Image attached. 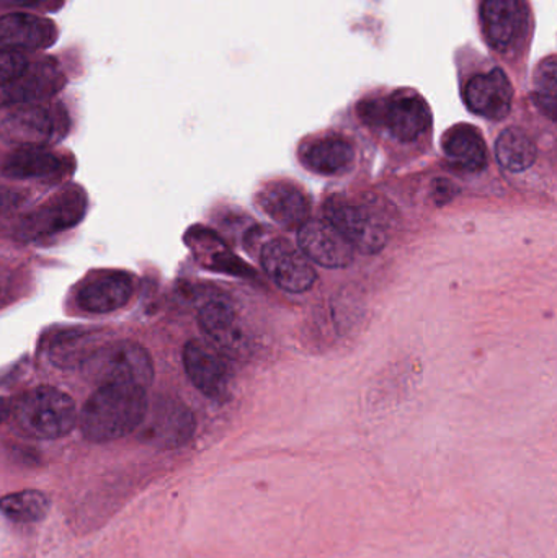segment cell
I'll return each mask as SVG.
<instances>
[{
    "label": "cell",
    "instance_id": "cell-1",
    "mask_svg": "<svg viewBox=\"0 0 557 558\" xmlns=\"http://www.w3.org/2000/svg\"><path fill=\"white\" fill-rule=\"evenodd\" d=\"M477 29L497 64L525 77L535 36L530 0H477Z\"/></svg>",
    "mask_w": 557,
    "mask_h": 558
},
{
    "label": "cell",
    "instance_id": "cell-2",
    "mask_svg": "<svg viewBox=\"0 0 557 558\" xmlns=\"http://www.w3.org/2000/svg\"><path fill=\"white\" fill-rule=\"evenodd\" d=\"M356 118L370 130L389 140L412 144L432 130L431 105L415 88H376L363 95L355 107Z\"/></svg>",
    "mask_w": 557,
    "mask_h": 558
},
{
    "label": "cell",
    "instance_id": "cell-3",
    "mask_svg": "<svg viewBox=\"0 0 557 558\" xmlns=\"http://www.w3.org/2000/svg\"><path fill=\"white\" fill-rule=\"evenodd\" d=\"M455 64L464 107L487 121L506 120L516 100V87L506 68L473 45L457 49Z\"/></svg>",
    "mask_w": 557,
    "mask_h": 558
},
{
    "label": "cell",
    "instance_id": "cell-4",
    "mask_svg": "<svg viewBox=\"0 0 557 558\" xmlns=\"http://www.w3.org/2000/svg\"><path fill=\"white\" fill-rule=\"evenodd\" d=\"M146 389L128 384L100 386L81 410L82 435L92 442H110L140 429L147 412Z\"/></svg>",
    "mask_w": 557,
    "mask_h": 558
},
{
    "label": "cell",
    "instance_id": "cell-5",
    "mask_svg": "<svg viewBox=\"0 0 557 558\" xmlns=\"http://www.w3.org/2000/svg\"><path fill=\"white\" fill-rule=\"evenodd\" d=\"M10 416L26 438L49 441L72 432L77 423V409L68 393L56 387L39 386L12 403Z\"/></svg>",
    "mask_w": 557,
    "mask_h": 558
},
{
    "label": "cell",
    "instance_id": "cell-6",
    "mask_svg": "<svg viewBox=\"0 0 557 558\" xmlns=\"http://www.w3.org/2000/svg\"><path fill=\"white\" fill-rule=\"evenodd\" d=\"M81 369L98 387L128 384L146 389L154 380V364L149 351L133 341L101 344L82 364Z\"/></svg>",
    "mask_w": 557,
    "mask_h": 558
},
{
    "label": "cell",
    "instance_id": "cell-7",
    "mask_svg": "<svg viewBox=\"0 0 557 558\" xmlns=\"http://www.w3.org/2000/svg\"><path fill=\"white\" fill-rule=\"evenodd\" d=\"M68 123L61 105H29L0 123V140L16 149H43L64 136Z\"/></svg>",
    "mask_w": 557,
    "mask_h": 558
},
{
    "label": "cell",
    "instance_id": "cell-8",
    "mask_svg": "<svg viewBox=\"0 0 557 558\" xmlns=\"http://www.w3.org/2000/svg\"><path fill=\"white\" fill-rule=\"evenodd\" d=\"M87 211V196L78 186H69L29 213L20 225L23 238L38 239L74 228Z\"/></svg>",
    "mask_w": 557,
    "mask_h": 558
},
{
    "label": "cell",
    "instance_id": "cell-9",
    "mask_svg": "<svg viewBox=\"0 0 557 558\" xmlns=\"http://www.w3.org/2000/svg\"><path fill=\"white\" fill-rule=\"evenodd\" d=\"M326 219L347 239L353 251L373 255L386 247L388 235L379 219L362 206L342 198H330L326 203Z\"/></svg>",
    "mask_w": 557,
    "mask_h": 558
},
{
    "label": "cell",
    "instance_id": "cell-10",
    "mask_svg": "<svg viewBox=\"0 0 557 558\" xmlns=\"http://www.w3.org/2000/svg\"><path fill=\"white\" fill-rule=\"evenodd\" d=\"M262 268L268 278L287 292L310 291L317 275L310 258L296 245L283 239L267 242L261 252Z\"/></svg>",
    "mask_w": 557,
    "mask_h": 558
},
{
    "label": "cell",
    "instance_id": "cell-11",
    "mask_svg": "<svg viewBox=\"0 0 557 558\" xmlns=\"http://www.w3.org/2000/svg\"><path fill=\"white\" fill-rule=\"evenodd\" d=\"M195 416L177 400H159L147 407L141 423V439L159 449H177L186 445L195 433Z\"/></svg>",
    "mask_w": 557,
    "mask_h": 558
},
{
    "label": "cell",
    "instance_id": "cell-12",
    "mask_svg": "<svg viewBox=\"0 0 557 558\" xmlns=\"http://www.w3.org/2000/svg\"><path fill=\"white\" fill-rule=\"evenodd\" d=\"M65 78L59 65L51 59L33 62L10 84L0 87V107H29L55 97Z\"/></svg>",
    "mask_w": 557,
    "mask_h": 558
},
{
    "label": "cell",
    "instance_id": "cell-13",
    "mask_svg": "<svg viewBox=\"0 0 557 558\" xmlns=\"http://www.w3.org/2000/svg\"><path fill=\"white\" fill-rule=\"evenodd\" d=\"M183 366L193 386L213 400H225L231 389L228 363L211 344L192 340L183 348Z\"/></svg>",
    "mask_w": 557,
    "mask_h": 558
},
{
    "label": "cell",
    "instance_id": "cell-14",
    "mask_svg": "<svg viewBox=\"0 0 557 558\" xmlns=\"http://www.w3.org/2000/svg\"><path fill=\"white\" fill-rule=\"evenodd\" d=\"M298 247L311 264L324 268H346L355 258V251L327 219H310L298 229Z\"/></svg>",
    "mask_w": 557,
    "mask_h": 558
},
{
    "label": "cell",
    "instance_id": "cell-15",
    "mask_svg": "<svg viewBox=\"0 0 557 558\" xmlns=\"http://www.w3.org/2000/svg\"><path fill=\"white\" fill-rule=\"evenodd\" d=\"M198 324L213 347L229 356H241L247 347L244 325L229 302L222 299L206 302L199 308Z\"/></svg>",
    "mask_w": 557,
    "mask_h": 558
},
{
    "label": "cell",
    "instance_id": "cell-16",
    "mask_svg": "<svg viewBox=\"0 0 557 558\" xmlns=\"http://www.w3.org/2000/svg\"><path fill=\"white\" fill-rule=\"evenodd\" d=\"M262 211L288 231H298L310 221L311 203L303 190L293 183L271 182L258 193Z\"/></svg>",
    "mask_w": 557,
    "mask_h": 558
},
{
    "label": "cell",
    "instance_id": "cell-17",
    "mask_svg": "<svg viewBox=\"0 0 557 558\" xmlns=\"http://www.w3.org/2000/svg\"><path fill=\"white\" fill-rule=\"evenodd\" d=\"M355 146L339 133L311 137L301 146L300 159L311 172L319 175H339L355 162Z\"/></svg>",
    "mask_w": 557,
    "mask_h": 558
},
{
    "label": "cell",
    "instance_id": "cell-18",
    "mask_svg": "<svg viewBox=\"0 0 557 558\" xmlns=\"http://www.w3.org/2000/svg\"><path fill=\"white\" fill-rule=\"evenodd\" d=\"M55 23L32 13L0 16V49L25 52L49 48L56 41Z\"/></svg>",
    "mask_w": 557,
    "mask_h": 558
},
{
    "label": "cell",
    "instance_id": "cell-19",
    "mask_svg": "<svg viewBox=\"0 0 557 558\" xmlns=\"http://www.w3.org/2000/svg\"><path fill=\"white\" fill-rule=\"evenodd\" d=\"M133 281L128 275L110 271L90 279L78 291L81 308L90 314H110L123 307L133 298Z\"/></svg>",
    "mask_w": 557,
    "mask_h": 558
},
{
    "label": "cell",
    "instance_id": "cell-20",
    "mask_svg": "<svg viewBox=\"0 0 557 558\" xmlns=\"http://www.w3.org/2000/svg\"><path fill=\"white\" fill-rule=\"evenodd\" d=\"M441 149L451 166L463 172H481L486 169V141L473 124L458 123L448 128L441 137Z\"/></svg>",
    "mask_w": 557,
    "mask_h": 558
},
{
    "label": "cell",
    "instance_id": "cell-21",
    "mask_svg": "<svg viewBox=\"0 0 557 558\" xmlns=\"http://www.w3.org/2000/svg\"><path fill=\"white\" fill-rule=\"evenodd\" d=\"M496 157L500 166L509 172H525L536 162L538 147L525 130L510 126L497 137Z\"/></svg>",
    "mask_w": 557,
    "mask_h": 558
},
{
    "label": "cell",
    "instance_id": "cell-22",
    "mask_svg": "<svg viewBox=\"0 0 557 558\" xmlns=\"http://www.w3.org/2000/svg\"><path fill=\"white\" fill-rule=\"evenodd\" d=\"M61 167V159L49 150L16 149L3 160L0 172L7 179L33 180L55 175Z\"/></svg>",
    "mask_w": 557,
    "mask_h": 558
},
{
    "label": "cell",
    "instance_id": "cell-23",
    "mask_svg": "<svg viewBox=\"0 0 557 558\" xmlns=\"http://www.w3.org/2000/svg\"><path fill=\"white\" fill-rule=\"evenodd\" d=\"M98 347L97 333L92 331H64L52 338L48 348L49 361L61 369H74L94 354Z\"/></svg>",
    "mask_w": 557,
    "mask_h": 558
},
{
    "label": "cell",
    "instance_id": "cell-24",
    "mask_svg": "<svg viewBox=\"0 0 557 558\" xmlns=\"http://www.w3.org/2000/svg\"><path fill=\"white\" fill-rule=\"evenodd\" d=\"M51 501L39 490H23L0 500V513L13 523L35 524L48 517Z\"/></svg>",
    "mask_w": 557,
    "mask_h": 558
},
{
    "label": "cell",
    "instance_id": "cell-25",
    "mask_svg": "<svg viewBox=\"0 0 557 558\" xmlns=\"http://www.w3.org/2000/svg\"><path fill=\"white\" fill-rule=\"evenodd\" d=\"M556 58L549 54L536 65L532 98L533 104L552 121H556Z\"/></svg>",
    "mask_w": 557,
    "mask_h": 558
},
{
    "label": "cell",
    "instance_id": "cell-26",
    "mask_svg": "<svg viewBox=\"0 0 557 558\" xmlns=\"http://www.w3.org/2000/svg\"><path fill=\"white\" fill-rule=\"evenodd\" d=\"M28 59L23 52L0 49V87L15 81L28 68Z\"/></svg>",
    "mask_w": 557,
    "mask_h": 558
},
{
    "label": "cell",
    "instance_id": "cell-27",
    "mask_svg": "<svg viewBox=\"0 0 557 558\" xmlns=\"http://www.w3.org/2000/svg\"><path fill=\"white\" fill-rule=\"evenodd\" d=\"M65 0H2L5 5L20 7V9L56 10L62 7Z\"/></svg>",
    "mask_w": 557,
    "mask_h": 558
},
{
    "label": "cell",
    "instance_id": "cell-28",
    "mask_svg": "<svg viewBox=\"0 0 557 558\" xmlns=\"http://www.w3.org/2000/svg\"><path fill=\"white\" fill-rule=\"evenodd\" d=\"M23 203V195L13 190H0V218L16 211Z\"/></svg>",
    "mask_w": 557,
    "mask_h": 558
},
{
    "label": "cell",
    "instance_id": "cell-29",
    "mask_svg": "<svg viewBox=\"0 0 557 558\" xmlns=\"http://www.w3.org/2000/svg\"><path fill=\"white\" fill-rule=\"evenodd\" d=\"M10 412H12V402L0 397V423L5 422L10 418Z\"/></svg>",
    "mask_w": 557,
    "mask_h": 558
}]
</instances>
